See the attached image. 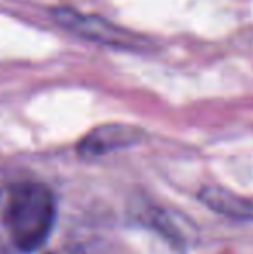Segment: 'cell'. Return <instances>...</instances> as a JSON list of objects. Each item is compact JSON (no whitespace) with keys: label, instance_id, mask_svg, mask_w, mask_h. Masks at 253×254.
<instances>
[{"label":"cell","instance_id":"1","mask_svg":"<svg viewBox=\"0 0 253 254\" xmlns=\"http://www.w3.org/2000/svg\"><path fill=\"white\" fill-rule=\"evenodd\" d=\"M3 225L17 251H38L49 241L56 225V197L52 190L38 182L12 185L3 206Z\"/></svg>","mask_w":253,"mask_h":254},{"label":"cell","instance_id":"2","mask_svg":"<svg viewBox=\"0 0 253 254\" xmlns=\"http://www.w3.org/2000/svg\"><path fill=\"white\" fill-rule=\"evenodd\" d=\"M51 16L54 23L66 31L94 44L118 49H139L141 45H144V42H141L137 35L94 14L78 12L71 7H56L51 10Z\"/></svg>","mask_w":253,"mask_h":254},{"label":"cell","instance_id":"3","mask_svg":"<svg viewBox=\"0 0 253 254\" xmlns=\"http://www.w3.org/2000/svg\"><path fill=\"white\" fill-rule=\"evenodd\" d=\"M146 131L134 125L109 123L90 130L77 144V154L82 159H99L111 152L122 151L142 142Z\"/></svg>","mask_w":253,"mask_h":254},{"label":"cell","instance_id":"4","mask_svg":"<svg viewBox=\"0 0 253 254\" xmlns=\"http://www.w3.org/2000/svg\"><path fill=\"white\" fill-rule=\"evenodd\" d=\"M199 199L206 207L224 216L253 221V201L220 187H205Z\"/></svg>","mask_w":253,"mask_h":254},{"label":"cell","instance_id":"5","mask_svg":"<svg viewBox=\"0 0 253 254\" xmlns=\"http://www.w3.org/2000/svg\"><path fill=\"white\" fill-rule=\"evenodd\" d=\"M47 254H85V251L82 248H78V246H61V248L52 249Z\"/></svg>","mask_w":253,"mask_h":254}]
</instances>
